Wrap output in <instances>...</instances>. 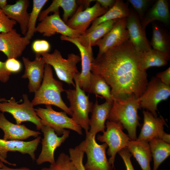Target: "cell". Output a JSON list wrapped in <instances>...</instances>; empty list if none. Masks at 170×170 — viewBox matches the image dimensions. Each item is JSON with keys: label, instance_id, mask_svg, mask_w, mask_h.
Returning <instances> with one entry per match:
<instances>
[{"label": "cell", "instance_id": "13", "mask_svg": "<svg viewBox=\"0 0 170 170\" xmlns=\"http://www.w3.org/2000/svg\"><path fill=\"white\" fill-rule=\"evenodd\" d=\"M60 39L73 43L78 49L81 55L82 70L76 75L74 80L77 81L82 90L90 93L91 64L94 59L92 47L83 46L75 39L65 36L61 35Z\"/></svg>", "mask_w": 170, "mask_h": 170}, {"label": "cell", "instance_id": "26", "mask_svg": "<svg viewBox=\"0 0 170 170\" xmlns=\"http://www.w3.org/2000/svg\"><path fill=\"white\" fill-rule=\"evenodd\" d=\"M130 11L127 5L123 1L116 0L114 6L105 14L96 18L92 22L90 27L83 34H87L100 24L109 20L127 18L130 15Z\"/></svg>", "mask_w": 170, "mask_h": 170}, {"label": "cell", "instance_id": "38", "mask_svg": "<svg viewBox=\"0 0 170 170\" xmlns=\"http://www.w3.org/2000/svg\"><path fill=\"white\" fill-rule=\"evenodd\" d=\"M33 51L37 54L48 53L50 49V45L47 41L38 40L34 41L32 44Z\"/></svg>", "mask_w": 170, "mask_h": 170}, {"label": "cell", "instance_id": "4", "mask_svg": "<svg viewBox=\"0 0 170 170\" xmlns=\"http://www.w3.org/2000/svg\"><path fill=\"white\" fill-rule=\"evenodd\" d=\"M40 54L46 64L53 67L60 80L75 87L73 80L76 75L79 72L76 65L81 61L80 56L71 53L68 55L67 59H64L57 49L51 54L48 52Z\"/></svg>", "mask_w": 170, "mask_h": 170}, {"label": "cell", "instance_id": "48", "mask_svg": "<svg viewBox=\"0 0 170 170\" xmlns=\"http://www.w3.org/2000/svg\"><path fill=\"white\" fill-rule=\"evenodd\" d=\"M4 165V164H3V162L1 161L0 158V169L3 167Z\"/></svg>", "mask_w": 170, "mask_h": 170}, {"label": "cell", "instance_id": "12", "mask_svg": "<svg viewBox=\"0 0 170 170\" xmlns=\"http://www.w3.org/2000/svg\"><path fill=\"white\" fill-rule=\"evenodd\" d=\"M36 31L47 37L60 33L62 35L76 38L82 35L78 31L70 28L63 21L60 15L59 10L43 18L36 27Z\"/></svg>", "mask_w": 170, "mask_h": 170}, {"label": "cell", "instance_id": "23", "mask_svg": "<svg viewBox=\"0 0 170 170\" xmlns=\"http://www.w3.org/2000/svg\"><path fill=\"white\" fill-rule=\"evenodd\" d=\"M28 0H18L13 4H7L2 9L10 19L19 23L22 34L25 36L28 30L30 14L27 11Z\"/></svg>", "mask_w": 170, "mask_h": 170}, {"label": "cell", "instance_id": "33", "mask_svg": "<svg viewBox=\"0 0 170 170\" xmlns=\"http://www.w3.org/2000/svg\"><path fill=\"white\" fill-rule=\"evenodd\" d=\"M47 0H33L32 10L30 14L28 30L25 37L30 40L36 32V24L41 11Z\"/></svg>", "mask_w": 170, "mask_h": 170}, {"label": "cell", "instance_id": "14", "mask_svg": "<svg viewBox=\"0 0 170 170\" xmlns=\"http://www.w3.org/2000/svg\"><path fill=\"white\" fill-rule=\"evenodd\" d=\"M84 9L83 6L80 5L66 24L70 28L78 31L82 34L94 20L103 15L109 9L102 7L97 1L93 6L85 10Z\"/></svg>", "mask_w": 170, "mask_h": 170}, {"label": "cell", "instance_id": "16", "mask_svg": "<svg viewBox=\"0 0 170 170\" xmlns=\"http://www.w3.org/2000/svg\"><path fill=\"white\" fill-rule=\"evenodd\" d=\"M30 40L26 37H22L15 29L5 33H0V51L8 59H17L22 54Z\"/></svg>", "mask_w": 170, "mask_h": 170}, {"label": "cell", "instance_id": "30", "mask_svg": "<svg viewBox=\"0 0 170 170\" xmlns=\"http://www.w3.org/2000/svg\"><path fill=\"white\" fill-rule=\"evenodd\" d=\"M153 160L152 170H157L160 164L170 155V144L159 139L155 138L149 142Z\"/></svg>", "mask_w": 170, "mask_h": 170}, {"label": "cell", "instance_id": "42", "mask_svg": "<svg viewBox=\"0 0 170 170\" xmlns=\"http://www.w3.org/2000/svg\"><path fill=\"white\" fill-rule=\"evenodd\" d=\"M11 73L6 68L5 62L0 61V82L3 83L7 82Z\"/></svg>", "mask_w": 170, "mask_h": 170}, {"label": "cell", "instance_id": "45", "mask_svg": "<svg viewBox=\"0 0 170 170\" xmlns=\"http://www.w3.org/2000/svg\"><path fill=\"white\" fill-rule=\"evenodd\" d=\"M95 0H78L77 1V3L82 5L85 9L89 7L90 5L91 2Z\"/></svg>", "mask_w": 170, "mask_h": 170}, {"label": "cell", "instance_id": "40", "mask_svg": "<svg viewBox=\"0 0 170 170\" xmlns=\"http://www.w3.org/2000/svg\"><path fill=\"white\" fill-rule=\"evenodd\" d=\"M5 63L6 68L11 73L17 72L21 69V63L16 59H8Z\"/></svg>", "mask_w": 170, "mask_h": 170}, {"label": "cell", "instance_id": "10", "mask_svg": "<svg viewBox=\"0 0 170 170\" xmlns=\"http://www.w3.org/2000/svg\"><path fill=\"white\" fill-rule=\"evenodd\" d=\"M170 95V86L165 85L157 77L148 82L145 91L139 98L140 107L145 109L157 117L158 104L167 99Z\"/></svg>", "mask_w": 170, "mask_h": 170}, {"label": "cell", "instance_id": "29", "mask_svg": "<svg viewBox=\"0 0 170 170\" xmlns=\"http://www.w3.org/2000/svg\"><path fill=\"white\" fill-rule=\"evenodd\" d=\"M169 58L170 56L167 54L151 49L142 53L140 60V68L146 71L150 67L164 66L167 64Z\"/></svg>", "mask_w": 170, "mask_h": 170}, {"label": "cell", "instance_id": "18", "mask_svg": "<svg viewBox=\"0 0 170 170\" xmlns=\"http://www.w3.org/2000/svg\"><path fill=\"white\" fill-rule=\"evenodd\" d=\"M41 55L36 54L35 60L32 61L26 57H22L25 70L21 77L28 79V87L30 93H35L37 91L43 80L46 64Z\"/></svg>", "mask_w": 170, "mask_h": 170}, {"label": "cell", "instance_id": "34", "mask_svg": "<svg viewBox=\"0 0 170 170\" xmlns=\"http://www.w3.org/2000/svg\"><path fill=\"white\" fill-rule=\"evenodd\" d=\"M48 170H77L70 156L64 152L60 153L55 162L50 164Z\"/></svg>", "mask_w": 170, "mask_h": 170}, {"label": "cell", "instance_id": "5", "mask_svg": "<svg viewBox=\"0 0 170 170\" xmlns=\"http://www.w3.org/2000/svg\"><path fill=\"white\" fill-rule=\"evenodd\" d=\"M75 88L65 90L67 98L70 104L69 107L71 113V116L74 122L86 131L89 129L88 114L91 112L93 103L88 96L79 86L74 80Z\"/></svg>", "mask_w": 170, "mask_h": 170}, {"label": "cell", "instance_id": "47", "mask_svg": "<svg viewBox=\"0 0 170 170\" xmlns=\"http://www.w3.org/2000/svg\"><path fill=\"white\" fill-rule=\"evenodd\" d=\"M7 100L4 98H0V102L7 101Z\"/></svg>", "mask_w": 170, "mask_h": 170}, {"label": "cell", "instance_id": "9", "mask_svg": "<svg viewBox=\"0 0 170 170\" xmlns=\"http://www.w3.org/2000/svg\"><path fill=\"white\" fill-rule=\"evenodd\" d=\"M106 128V130L103 134H98L97 138L99 141L107 144L108 147L107 154L110 156L108 162L113 168L116 154L127 147L131 140L128 135L123 132L124 128L120 124L107 120Z\"/></svg>", "mask_w": 170, "mask_h": 170}, {"label": "cell", "instance_id": "17", "mask_svg": "<svg viewBox=\"0 0 170 170\" xmlns=\"http://www.w3.org/2000/svg\"><path fill=\"white\" fill-rule=\"evenodd\" d=\"M41 137L38 136L29 141L20 140H5L0 139V158L1 161L9 165L15 166L6 160L9 151H18L22 154H28L33 161L36 159L35 151L40 142Z\"/></svg>", "mask_w": 170, "mask_h": 170}, {"label": "cell", "instance_id": "37", "mask_svg": "<svg viewBox=\"0 0 170 170\" xmlns=\"http://www.w3.org/2000/svg\"><path fill=\"white\" fill-rule=\"evenodd\" d=\"M17 22L10 19L0 8V33L8 32L13 29Z\"/></svg>", "mask_w": 170, "mask_h": 170}, {"label": "cell", "instance_id": "1", "mask_svg": "<svg viewBox=\"0 0 170 170\" xmlns=\"http://www.w3.org/2000/svg\"><path fill=\"white\" fill-rule=\"evenodd\" d=\"M142 53L129 39L93 59L91 72L105 80L114 100L132 95L139 98L145 91L148 82L146 71L140 68Z\"/></svg>", "mask_w": 170, "mask_h": 170}, {"label": "cell", "instance_id": "8", "mask_svg": "<svg viewBox=\"0 0 170 170\" xmlns=\"http://www.w3.org/2000/svg\"><path fill=\"white\" fill-rule=\"evenodd\" d=\"M23 98L24 102L21 104H18L13 97L7 101L0 102V111L3 113L6 112L11 114L17 124L30 122L36 125L37 130H41L43 125L27 95L23 94Z\"/></svg>", "mask_w": 170, "mask_h": 170}, {"label": "cell", "instance_id": "36", "mask_svg": "<svg viewBox=\"0 0 170 170\" xmlns=\"http://www.w3.org/2000/svg\"><path fill=\"white\" fill-rule=\"evenodd\" d=\"M128 1L137 12L140 20H142L144 16V13L151 1L128 0Z\"/></svg>", "mask_w": 170, "mask_h": 170}, {"label": "cell", "instance_id": "21", "mask_svg": "<svg viewBox=\"0 0 170 170\" xmlns=\"http://www.w3.org/2000/svg\"><path fill=\"white\" fill-rule=\"evenodd\" d=\"M0 128L4 132L3 139L5 140H25L31 136L37 138L41 134L39 131L30 129L25 125L10 122L3 113H0Z\"/></svg>", "mask_w": 170, "mask_h": 170}, {"label": "cell", "instance_id": "43", "mask_svg": "<svg viewBox=\"0 0 170 170\" xmlns=\"http://www.w3.org/2000/svg\"><path fill=\"white\" fill-rule=\"evenodd\" d=\"M96 1L99 3L103 7L110 9L115 4L116 0H97Z\"/></svg>", "mask_w": 170, "mask_h": 170}, {"label": "cell", "instance_id": "28", "mask_svg": "<svg viewBox=\"0 0 170 170\" xmlns=\"http://www.w3.org/2000/svg\"><path fill=\"white\" fill-rule=\"evenodd\" d=\"M77 1L75 0H54L46 9L41 12L38 20L41 21L50 12L54 13L61 8L63 10V20L66 24L69 18L72 16L77 8Z\"/></svg>", "mask_w": 170, "mask_h": 170}, {"label": "cell", "instance_id": "7", "mask_svg": "<svg viewBox=\"0 0 170 170\" xmlns=\"http://www.w3.org/2000/svg\"><path fill=\"white\" fill-rule=\"evenodd\" d=\"M46 107L35 109L43 126L53 128L58 136L62 135L65 128L73 130L80 135L83 134L82 128L72 118L68 117L65 112L56 111L50 105H46Z\"/></svg>", "mask_w": 170, "mask_h": 170}, {"label": "cell", "instance_id": "27", "mask_svg": "<svg viewBox=\"0 0 170 170\" xmlns=\"http://www.w3.org/2000/svg\"><path fill=\"white\" fill-rule=\"evenodd\" d=\"M118 20L104 22L98 25L89 33L82 34L78 38L74 39L83 46H94L111 29Z\"/></svg>", "mask_w": 170, "mask_h": 170}, {"label": "cell", "instance_id": "11", "mask_svg": "<svg viewBox=\"0 0 170 170\" xmlns=\"http://www.w3.org/2000/svg\"><path fill=\"white\" fill-rule=\"evenodd\" d=\"M41 130L43 133V138L42 139V149L36 160L37 164L41 165L48 162L53 164L55 162L54 158L55 150L68 138L70 131L65 130L62 135L59 137L54 130L50 127L43 126Z\"/></svg>", "mask_w": 170, "mask_h": 170}, {"label": "cell", "instance_id": "35", "mask_svg": "<svg viewBox=\"0 0 170 170\" xmlns=\"http://www.w3.org/2000/svg\"><path fill=\"white\" fill-rule=\"evenodd\" d=\"M70 158L77 170H85L83 163L84 152L79 145L69 149Z\"/></svg>", "mask_w": 170, "mask_h": 170}, {"label": "cell", "instance_id": "20", "mask_svg": "<svg viewBox=\"0 0 170 170\" xmlns=\"http://www.w3.org/2000/svg\"><path fill=\"white\" fill-rule=\"evenodd\" d=\"M127 28L129 40L139 51L143 52L151 48L146 37L145 30L142 28L140 20L137 14L131 11L127 18Z\"/></svg>", "mask_w": 170, "mask_h": 170}, {"label": "cell", "instance_id": "46", "mask_svg": "<svg viewBox=\"0 0 170 170\" xmlns=\"http://www.w3.org/2000/svg\"><path fill=\"white\" fill-rule=\"evenodd\" d=\"M7 1L0 0V8L3 9L7 5Z\"/></svg>", "mask_w": 170, "mask_h": 170}, {"label": "cell", "instance_id": "25", "mask_svg": "<svg viewBox=\"0 0 170 170\" xmlns=\"http://www.w3.org/2000/svg\"><path fill=\"white\" fill-rule=\"evenodd\" d=\"M127 147L138 162L142 170H151L150 163L152 156L149 142L137 139L130 140Z\"/></svg>", "mask_w": 170, "mask_h": 170}, {"label": "cell", "instance_id": "24", "mask_svg": "<svg viewBox=\"0 0 170 170\" xmlns=\"http://www.w3.org/2000/svg\"><path fill=\"white\" fill-rule=\"evenodd\" d=\"M156 20L168 25L170 22L169 2L167 0H158L147 12L141 22L143 29Z\"/></svg>", "mask_w": 170, "mask_h": 170}, {"label": "cell", "instance_id": "15", "mask_svg": "<svg viewBox=\"0 0 170 170\" xmlns=\"http://www.w3.org/2000/svg\"><path fill=\"white\" fill-rule=\"evenodd\" d=\"M127 18L118 19L111 29L97 42L99 48L97 57L122 44L129 39L127 28Z\"/></svg>", "mask_w": 170, "mask_h": 170}, {"label": "cell", "instance_id": "3", "mask_svg": "<svg viewBox=\"0 0 170 170\" xmlns=\"http://www.w3.org/2000/svg\"><path fill=\"white\" fill-rule=\"evenodd\" d=\"M65 90L62 83L54 77L51 65L46 64L42 84L35 93L31 102L34 106L40 104L55 105L71 116V112L61 95V93Z\"/></svg>", "mask_w": 170, "mask_h": 170}, {"label": "cell", "instance_id": "19", "mask_svg": "<svg viewBox=\"0 0 170 170\" xmlns=\"http://www.w3.org/2000/svg\"><path fill=\"white\" fill-rule=\"evenodd\" d=\"M143 123L139 136L137 139L149 142L155 138L162 140L167 133L164 131V126L166 125L164 119L154 116L149 111L144 110Z\"/></svg>", "mask_w": 170, "mask_h": 170}, {"label": "cell", "instance_id": "39", "mask_svg": "<svg viewBox=\"0 0 170 170\" xmlns=\"http://www.w3.org/2000/svg\"><path fill=\"white\" fill-rule=\"evenodd\" d=\"M118 153L123 159L126 170H135L131 160V157L132 155L129 152L127 147L123 148Z\"/></svg>", "mask_w": 170, "mask_h": 170}, {"label": "cell", "instance_id": "41", "mask_svg": "<svg viewBox=\"0 0 170 170\" xmlns=\"http://www.w3.org/2000/svg\"><path fill=\"white\" fill-rule=\"evenodd\" d=\"M156 77L160 79L163 84L170 86V67H168L165 71L158 73Z\"/></svg>", "mask_w": 170, "mask_h": 170}, {"label": "cell", "instance_id": "32", "mask_svg": "<svg viewBox=\"0 0 170 170\" xmlns=\"http://www.w3.org/2000/svg\"><path fill=\"white\" fill-rule=\"evenodd\" d=\"M90 93L96 96L100 95L106 101L113 102L114 99L110 86L103 78L92 72L90 75Z\"/></svg>", "mask_w": 170, "mask_h": 170}, {"label": "cell", "instance_id": "22", "mask_svg": "<svg viewBox=\"0 0 170 170\" xmlns=\"http://www.w3.org/2000/svg\"><path fill=\"white\" fill-rule=\"evenodd\" d=\"M113 102L105 101L99 104L97 100L93 104L91 111V116L89 119V133L95 137L99 132L105 131V122L108 119Z\"/></svg>", "mask_w": 170, "mask_h": 170}, {"label": "cell", "instance_id": "31", "mask_svg": "<svg viewBox=\"0 0 170 170\" xmlns=\"http://www.w3.org/2000/svg\"><path fill=\"white\" fill-rule=\"evenodd\" d=\"M150 43L153 49L170 56V36L165 30L156 24L152 25V36Z\"/></svg>", "mask_w": 170, "mask_h": 170}, {"label": "cell", "instance_id": "2", "mask_svg": "<svg viewBox=\"0 0 170 170\" xmlns=\"http://www.w3.org/2000/svg\"><path fill=\"white\" fill-rule=\"evenodd\" d=\"M140 108L139 98L133 95L114 99L107 120L121 124L127 131L130 140H136L137 128L140 126V118L138 113Z\"/></svg>", "mask_w": 170, "mask_h": 170}, {"label": "cell", "instance_id": "44", "mask_svg": "<svg viewBox=\"0 0 170 170\" xmlns=\"http://www.w3.org/2000/svg\"><path fill=\"white\" fill-rule=\"evenodd\" d=\"M0 170H32L26 167H22L19 168H13L8 167L4 165ZM40 170H48V168L44 167Z\"/></svg>", "mask_w": 170, "mask_h": 170}, {"label": "cell", "instance_id": "6", "mask_svg": "<svg viewBox=\"0 0 170 170\" xmlns=\"http://www.w3.org/2000/svg\"><path fill=\"white\" fill-rule=\"evenodd\" d=\"M86 132V138L79 145L85 153L87 161L84 166L85 170H112L106 155L108 145L105 143L98 144L95 138L88 131Z\"/></svg>", "mask_w": 170, "mask_h": 170}]
</instances>
